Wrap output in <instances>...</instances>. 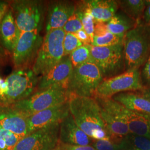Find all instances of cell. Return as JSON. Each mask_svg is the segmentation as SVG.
<instances>
[{
	"label": "cell",
	"instance_id": "cell-18",
	"mask_svg": "<svg viewBox=\"0 0 150 150\" xmlns=\"http://www.w3.org/2000/svg\"><path fill=\"white\" fill-rule=\"evenodd\" d=\"M21 34L13 12L10 8L6 13L0 28V43L3 48L12 54Z\"/></svg>",
	"mask_w": 150,
	"mask_h": 150
},
{
	"label": "cell",
	"instance_id": "cell-13",
	"mask_svg": "<svg viewBox=\"0 0 150 150\" xmlns=\"http://www.w3.org/2000/svg\"><path fill=\"white\" fill-rule=\"evenodd\" d=\"M69 114L68 101L32 115L27 118L28 134L48 126L61 123Z\"/></svg>",
	"mask_w": 150,
	"mask_h": 150
},
{
	"label": "cell",
	"instance_id": "cell-3",
	"mask_svg": "<svg viewBox=\"0 0 150 150\" xmlns=\"http://www.w3.org/2000/svg\"><path fill=\"white\" fill-rule=\"evenodd\" d=\"M123 45L126 71L140 69L150 54V26L139 22L125 34Z\"/></svg>",
	"mask_w": 150,
	"mask_h": 150
},
{
	"label": "cell",
	"instance_id": "cell-15",
	"mask_svg": "<svg viewBox=\"0 0 150 150\" xmlns=\"http://www.w3.org/2000/svg\"><path fill=\"white\" fill-rule=\"evenodd\" d=\"M76 2L57 1L51 2L47 7L46 31L63 28L75 12Z\"/></svg>",
	"mask_w": 150,
	"mask_h": 150
},
{
	"label": "cell",
	"instance_id": "cell-39",
	"mask_svg": "<svg viewBox=\"0 0 150 150\" xmlns=\"http://www.w3.org/2000/svg\"><path fill=\"white\" fill-rule=\"evenodd\" d=\"M127 150H139L138 149H137V148H136V147H134L133 146H132L131 145H130L129 144V147H128V148H127Z\"/></svg>",
	"mask_w": 150,
	"mask_h": 150
},
{
	"label": "cell",
	"instance_id": "cell-29",
	"mask_svg": "<svg viewBox=\"0 0 150 150\" xmlns=\"http://www.w3.org/2000/svg\"><path fill=\"white\" fill-rule=\"evenodd\" d=\"M83 45L75 36L74 33H66L64 39V56H69L76 49Z\"/></svg>",
	"mask_w": 150,
	"mask_h": 150
},
{
	"label": "cell",
	"instance_id": "cell-9",
	"mask_svg": "<svg viewBox=\"0 0 150 150\" xmlns=\"http://www.w3.org/2000/svg\"><path fill=\"white\" fill-rule=\"evenodd\" d=\"M10 6L21 32L41 30L45 13L42 2L18 0L12 1Z\"/></svg>",
	"mask_w": 150,
	"mask_h": 150
},
{
	"label": "cell",
	"instance_id": "cell-22",
	"mask_svg": "<svg viewBox=\"0 0 150 150\" xmlns=\"http://www.w3.org/2000/svg\"><path fill=\"white\" fill-rule=\"evenodd\" d=\"M138 23L137 22L120 10L117 11L106 25L110 32L124 37L127 32L136 27Z\"/></svg>",
	"mask_w": 150,
	"mask_h": 150
},
{
	"label": "cell",
	"instance_id": "cell-34",
	"mask_svg": "<svg viewBox=\"0 0 150 150\" xmlns=\"http://www.w3.org/2000/svg\"><path fill=\"white\" fill-rule=\"evenodd\" d=\"M75 36L83 45H91V40L86 31L82 29L74 33Z\"/></svg>",
	"mask_w": 150,
	"mask_h": 150
},
{
	"label": "cell",
	"instance_id": "cell-2",
	"mask_svg": "<svg viewBox=\"0 0 150 150\" xmlns=\"http://www.w3.org/2000/svg\"><path fill=\"white\" fill-rule=\"evenodd\" d=\"M39 79L32 67L15 69L0 86V106H11L31 96L37 90Z\"/></svg>",
	"mask_w": 150,
	"mask_h": 150
},
{
	"label": "cell",
	"instance_id": "cell-40",
	"mask_svg": "<svg viewBox=\"0 0 150 150\" xmlns=\"http://www.w3.org/2000/svg\"><path fill=\"white\" fill-rule=\"evenodd\" d=\"M1 60H3V59H0V61H1ZM2 82H3V81H2V79H1V78H0V86L1 85V84H2Z\"/></svg>",
	"mask_w": 150,
	"mask_h": 150
},
{
	"label": "cell",
	"instance_id": "cell-32",
	"mask_svg": "<svg viewBox=\"0 0 150 150\" xmlns=\"http://www.w3.org/2000/svg\"><path fill=\"white\" fill-rule=\"evenodd\" d=\"M141 79L144 88H150V54L140 69Z\"/></svg>",
	"mask_w": 150,
	"mask_h": 150
},
{
	"label": "cell",
	"instance_id": "cell-33",
	"mask_svg": "<svg viewBox=\"0 0 150 150\" xmlns=\"http://www.w3.org/2000/svg\"><path fill=\"white\" fill-rule=\"evenodd\" d=\"M55 150H96V149L91 145L75 146L64 144L59 142V144Z\"/></svg>",
	"mask_w": 150,
	"mask_h": 150
},
{
	"label": "cell",
	"instance_id": "cell-17",
	"mask_svg": "<svg viewBox=\"0 0 150 150\" xmlns=\"http://www.w3.org/2000/svg\"><path fill=\"white\" fill-rule=\"evenodd\" d=\"M0 129L23 138L28 134L27 118L11 106H0Z\"/></svg>",
	"mask_w": 150,
	"mask_h": 150
},
{
	"label": "cell",
	"instance_id": "cell-21",
	"mask_svg": "<svg viewBox=\"0 0 150 150\" xmlns=\"http://www.w3.org/2000/svg\"><path fill=\"white\" fill-rule=\"evenodd\" d=\"M101 115L110 136V139H122L130 134L127 123L101 107Z\"/></svg>",
	"mask_w": 150,
	"mask_h": 150
},
{
	"label": "cell",
	"instance_id": "cell-12",
	"mask_svg": "<svg viewBox=\"0 0 150 150\" xmlns=\"http://www.w3.org/2000/svg\"><path fill=\"white\" fill-rule=\"evenodd\" d=\"M60 123L39 129L23 137L13 150H55L59 143Z\"/></svg>",
	"mask_w": 150,
	"mask_h": 150
},
{
	"label": "cell",
	"instance_id": "cell-8",
	"mask_svg": "<svg viewBox=\"0 0 150 150\" xmlns=\"http://www.w3.org/2000/svg\"><path fill=\"white\" fill-rule=\"evenodd\" d=\"M91 62L96 64L104 79L120 75L126 71L123 43L110 46H93Z\"/></svg>",
	"mask_w": 150,
	"mask_h": 150
},
{
	"label": "cell",
	"instance_id": "cell-1",
	"mask_svg": "<svg viewBox=\"0 0 150 150\" xmlns=\"http://www.w3.org/2000/svg\"><path fill=\"white\" fill-rule=\"evenodd\" d=\"M69 110L77 125L93 139H110L95 97L70 94Z\"/></svg>",
	"mask_w": 150,
	"mask_h": 150
},
{
	"label": "cell",
	"instance_id": "cell-7",
	"mask_svg": "<svg viewBox=\"0 0 150 150\" xmlns=\"http://www.w3.org/2000/svg\"><path fill=\"white\" fill-rule=\"evenodd\" d=\"M94 97L101 107L127 123L130 134L150 139V115L130 111L112 98Z\"/></svg>",
	"mask_w": 150,
	"mask_h": 150
},
{
	"label": "cell",
	"instance_id": "cell-19",
	"mask_svg": "<svg viewBox=\"0 0 150 150\" xmlns=\"http://www.w3.org/2000/svg\"><path fill=\"white\" fill-rule=\"evenodd\" d=\"M82 1L94 18L96 23H106L119 9L117 1L115 0H84Z\"/></svg>",
	"mask_w": 150,
	"mask_h": 150
},
{
	"label": "cell",
	"instance_id": "cell-35",
	"mask_svg": "<svg viewBox=\"0 0 150 150\" xmlns=\"http://www.w3.org/2000/svg\"><path fill=\"white\" fill-rule=\"evenodd\" d=\"M8 3L5 1H0V28L2 20L8 9L10 8ZM1 45V43H0Z\"/></svg>",
	"mask_w": 150,
	"mask_h": 150
},
{
	"label": "cell",
	"instance_id": "cell-23",
	"mask_svg": "<svg viewBox=\"0 0 150 150\" xmlns=\"http://www.w3.org/2000/svg\"><path fill=\"white\" fill-rule=\"evenodd\" d=\"M123 38L110 32L106 23H96L92 46L105 47L121 44L123 43Z\"/></svg>",
	"mask_w": 150,
	"mask_h": 150
},
{
	"label": "cell",
	"instance_id": "cell-16",
	"mask_svg": "<svg viewBox=\"0 0 150 150\" xmlns=\"http://www.w3.org/2000/svg\"><path fill=\"white\" fill-rule=\"evenodd\" d=\"M59 138L61 143L75 146H90L93 141L77 125L70 113L60 123Z\"/></svg>",
	"mask_w": 150,
	"mask_h": 150
},
{
	"label": "cell",
	"instance_id": "cell-38",
	"mask_svg": "<svg viewBox=\"0 0 150 150\" xmlns=\"http://www.w3.org/2000/svg\"><path fill=\"white\" fill-rule=\"evenodd\" d=\"M5 56V50L0 45V59H3Z\"/></svg>",
	"mask_w": 150,
	"mask_h": 150
},
{
	"label": "cell",
	"instance_id": "cell-36",
	"mask_svg": "<svg viewBox=\"0 0 150 150\" xmlns=\"http://www.w3.org/2000/svg\"><path fill=\"white\" fill-rule=\"evenodd\" d=\"M142 21L146 25L150 26V1L149 0L147 1V4Z\"/></svg>",
	"mask_w": 150,
	"mask_h": 150
},
{
	"label": "cell",
	"instance_id": "cell-41",
	"mask_svg": "<svg viewBox=\"0 0 150 150\" xmlns=\"http://www.w3.org/2000/svg\"><path fill=\"white\" fill-rule=\"evenodd\" d=\"M127 150V149H125V150Z\"/></svg>",
	"mask_w": 150,
	"mask_h": 150
},
{
	"label": "cell",
	"instance_id": "cell-4",
	"mask_svg": "<svg viewBox=\"0 0 150 150\" xmlns=\"http://www.w3.org/2000/svg\"><path fill=\"white\" fill-rule=\"evenodd\" d=\"M70 93L66 86L51 87L35 91L31 96L11 105L25 117L49 108L68 102Z\"/></svg>",
	"mask_w": 150,
	"mask_h": 150
},
{
	"label": "cell",
	"instance_id": "cell-5",
	"mask_svg": "<svg viewBox=\"0 0 150 150\" xmlns=\"http://www.w3.org/2000/svg\"><path fill=\"white\" fill-rule=\"evenodd\" d=\"M63 28L46 32L32 69L38 76H42L58 64L64 57Z\"/></svg>",
	"mask_w": 150,
	"mask_h": 150
},
{
	"label": "cell",
	"instance_id": "cell-25",
	"mask_svg": "<svg viewBox=\"0 0 150 150\" xmlns=\"http://www.w3.org/2000/svg\"><path fill=\"white\" fill-rule=\"evenodd\" d=\"M76 12L78 13L80 18L83 30L90 38L92 45L94 37L95 27L96 25L95 19L91 15L90 12L85 6L82 1L76 2Z\"/></svg>",
	"mask_w": 150,
	"mask_h": 150
},
{
	"label": "cell",
	"instance_id": "cell-11",
	"mask_svg": "<svg viewBox=\"0 0 150 150\" xmlns=\"http://www.w3.org/2000/svg\"><path fill=\"white\" fill-rule=\"evenodd\" d=\"M43 40L40 31L21 32L12 53V61L15 69L32 66Z\"/></svg>",
	"mask_w": 150,
	"mask_h": 150
},
{
	"label": "cell",
	"instance_id": "cell-24",
	"mask_svg": "<svg viewBox=\"0 0 150 150\" xmlns=\"http://www.w3.org/2000/svg\"><path fill=\"white\" fill-rule=\"evenodd\" d=\"M117 1L121 11L138 23L142 21L147 4V0H119Z\"/></svg>",
	"mask_w": 150,
	"mask_h": 150
},
{
	"label": "cell",
	"instance_id": "cell-37",
	"mask_svg": "<svg viewBox=\"0 0 150 150\" xmlns=\"http://www.w3.org/2000/svg\"><path fill=\"white\" fill-rule=\"evenodd\" d=\"M139 92L144 96L150 100V88H144L142 91Z\"/></svg>",
	"mask_w": 150,
	"mask_h": 150
},
{
	"label": "cell",
	"instance_id": "cell-27",
	"mask_svg": "<svg viewBox=\"0 0 150 150\" xmlns=\"http://www.w3.org/2000/svg\"><path fill=\"white\" fill-rule=\"evenodd\" d=\"M91 45H82L69 55L73 67L91 62Z\"/></svg>",
	"mask_w": 150,
	"mask_h": 150
},
{
	"label": "cell",
	"instance_id": "cell-20",
	"mask_svg": "<svg viewBox=\"0 0 150 150\" xmlns=\"http://www.w3.org/2000/svg\"><path fill=\"white\" fill-rule=\"evenodd\" d=\"M112 98L130 111L150 115V100L139 91L120 93Z\"/></svg>",
	"mask_w": 150,
	"mask_h": 150
},
{
	"label": "cell",
	"instance_id": "cell-26",
	"mask_svg": "<svg viewBox=\"0 0 150 150\" xmlns=\"http://www.w3.org/2000/svg\"><path fill=\"white\" fill-rule=\"evenodd\" d=\"M96 150H121L127 149L129 142L122 139H93L91 145Z\"/></svg>",
	"mask_w": 150,
	"mask_h": 150
},
{
	"label": "cell",
	"instance_id": "cell-6",
	"mask_svg": "<svg viewBox=\"0 0 150 150\" xmlns=\"http://www.w3.org/2000/svg\"><path fill=\"white\" fill-rule=\"evenodd\" d=\"M104 80L96 64L88 62L74 68L68 83L70 94L94 97L97 87Z\"/></svg>",
	"mask_w": 150,
	"mask_h": 150
},
{
	"label": "cell",
	"instance_id": "cell-28",
	"mask_svg": "<svg viewBox=\"0 0 150 150\" xmlns=\"http://www.w3.org/2000/svg\"><path fill=\"white\" fill-rule=\"evenodd\" d=\"M22 138L10 132L0 129V150H13Z\"/></svg>",
	"mask_w": 150,
	"mask_h": 150
},
{
	"label": "cell",
	"instance_id": "cell-30",
	"mask_svg": "<svg viewBox=\"0 0 150 150\" xmlns=\"http://www.w3.org/2000/svg\"><path fill=\"white\" fill-rule=\"evenodd\" d=\"M130 145L139 150H150V139L144 136L129 134L126 137Z\"/></svg>",
	"mask_w": 150,
	"mask_h": 150
},
{
	"label": "cell",
	"instance_id": "cell-14",
	"mask_svg": "<svg viewBox=\"0 0 150 150\" xmlns=\"http://www.w3.org/2000/svg\"><path fill=\"white\" fill-rule=\"evenodd\" d=\"M73 69L69 56H64L59 63L47 74L40 77L36 91L42 90L53 86H66L68 87Z\"/></svg>",
	"mask_w": 150,
	"mask_h": 150
},
{
	"label": "cell",
	"instance_id": "cell-10",
	"mask_svg": "<svg viewBox=\"0 0 150 150\" xmlns=\"http://www.w3.org/2000/svg\"><path fill=\"white\" fill-rule=\"evenodd\" d=\"M140 69L126 70L120 75L104 79L97 87L94 97L112 98L122 92L142 91L144 87Z\"/></svg>",
	"mask_w": 150,
	"mask_h": 150
},
{
	"label": "cell",
	"instance_id": "cell-31",
	"mask_svg": "<svg viewBox=\"0 0 150 150\" xmlns=\"http://www.w3.org/2000/svg\"><path fill=\"white\" fill-rule=\"evenodd\" d=\"M83 29L82 23L78 13L76 12L70 17L65 24L63 30L65 33H75Z\"/></svg>",
	"mask_w": 150,
	"mask_h": 150
}]
</instances>
